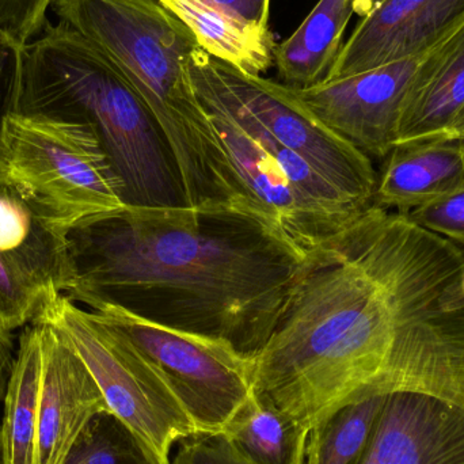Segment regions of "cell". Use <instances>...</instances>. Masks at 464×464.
Wrapping results in <instances>:
<instances>
[{"label":"cell","instance_id":"1","mask_svg":"<svg viewBox=\"0 0 464 464\" xmlns=\"http://www.w3.org/2000/svg\"><path fill=\"white\" fill-rule=\"evenodd\" d=\"M464 273V248L371 206L304 250L251 392L308 430L373 397L400 330Z\"/></svg>","mask_w":464,"mask_h":464},{"label":"cell","instance_id":"2","mask_svg":"<svg viewBox=\"0 0 464 464\" xmlns=\"http://www.w3.org/2000/svg\"><path fill=\"white\" fill-rule=\"evenodd\" d=\"M64 296L230 343L269 340L304 250L254 204L130 207L67 234Z\"/></svg>","mask_w":464,"mask_h":464},{"label":"cell","instance_id":"3","mask_svg":"<svg viewBox=\"0 0 464 464\" xmlns=\"http://www.w3.org/2000/svg\"><path fill=\"white\" fill-rule=\"evenodd\" d=\"M60 24L124 76L162 130L190 207L254 204L246 198L190 78L198 48L160 0H53Z\"/></svg>","mask_w":464,"mask_h":464},{"label":"cell","instance_id":"4","mask_svg":"<svg viewBox=\"0 0 464 464\" xmlns=\"http://www.w3.org/2000/svg\"><path fill=\"white\" fill-rule=\"evenodd\" d=\"M13 113L92 128L124 189L125 206H188L179 166L157 120L89 41L46 22L21 49Z\"/></svg>","mask_w":464,"mask_h":464},{"label":"cell","instance_id":"5","mask_svg":"<svg viewBox=\"0 0 464 464\" xmlns=\"http://www.w3.org/2000/svg\"><path fill=\"white\" fill-rule=\"evenodd\" d=\"M0 184L54 230L124 208V189L92 128L10 113L0 139Z\"/></svg>","mask_w":464,"mask_h":464},{"label":"cell","instance_id":"6","mask_svg":"<svg viewBox=\"0 0 464 464\" xmlns=\"http://www.w3.org/2000/svg\"><path fill=\"white\" fill-rule=\"evenodd\" d=\"M37 321L63 335L94 376L109 411L170 464L171 447L196 428L155 365L113 326L64 295L46 300Z\"/></svg>","mask_w":464,"mask_h":464},{"label":"cell","instance_id":"7","mask_svg":"<svg viewBox=\"0 0 464 464\" xmlns=\"http://www.w3.org/2000/svg\"><path fill=\"white\" fill-rule=\"evenodd\" d=\"M90 311L155 365L195 425L196 436L220 435L250 397L251 359L230 343L162 326L113 305Z\"/></svg>","mask_w":464,"mask_h":464},{"label":"cell","instance_id":"8","mask_svg":"<svg viewBox=\"0 0 464 464\" xmlns=\"http://www.w3.org/2000/svg\"><path fill=\"white\" fill-rule=\"evenodd\" d=\"M201 57L215 83L266 136L307 160L362 208L372 206L378 182L372 160L326 127L291 87L243 72L204 49Z\"/></svg>","mask_w":464,"mask_h":464},{"label":"cell","instance_id":"9","mask_svg":"<svg viewBox=\"0 0 464 464\" xmlns=\"http://www.w3.org/2000/svg\"><path fill=\"white\" fill-rule=\"evenodd\" d=\"M463 26L419 56L326 79L304 89L289 87L326 127L368 157L384 160L397 143L398 125L409 97Z\"/></svg>","mask_w":464,"mask_h":464},{"label":"cell","instance_id":"10","mask_svg":"<svg viewBox=\"0 0 464 464\" xmlns=\"http://www.w3.org/2000/svg\"><path fill=\"white\" fill-rule=\"evenodd\" d=\"M70 277L67 234L0 184V327L27 324L43 303L64 294Z\"/></svg>","mask_w":464,"mask_h":464},{"label":"cell","instance_id":"11","mask_svg":"<svg viewBox=\"0 0 464 464\" xmlns=\"http://www.w3.org/2000/svg\"><path fill=\"white\" fill-rule=\"evenodd\" d=\"M464 24V0H384L354 27L326 79L419 56Z\"/></svg>","mask_w":464,"mask_h":464},{"label":"cell","instance_id":"12","mask_svg":"<svg viewBox=\"0 0 464 464\" xmlns=\"http://www.w3.org/2000/svg\"><path fill=\"white\" fill-rule=\"evenodd\" d=\"M43 341L34 464H62L92 417L108 403L83 360L51 324L33 321Z\"/></svg>","mask_w":464,"mask_h":464},{"label":"cell","instance_id":"13","mask_svg":"<svg viewBox=\"0 0 464 464\" xmlns=\"http://www.w3.org/2000/svg\"><path fill=\"white\" fill-rule=\"evenodd\" d=\"M360 464H464V413L430 395H387Z\"/></svg>","mask_w":464,"mask_h":464},{"label":"cell","instance_id":"14","mask_svg":"<svg viewBox=\"0 0 464 464\" xmlns=\"http://www.w3.org/2000/svg\"><path fill=\"white\" fill-rule=\"evenodd\" d=\"M384 160L373 207L409 214L464 188V141L459 139L398 144Z\"/></svg>","mask_w":464,"mask_h":464},{"label":"cell","instance_id":"15","mask_svg":"<svg viewBox=\"0 0 464 464\" xmlns=\"http://www.w3.org/2000/svg\"><path fill=\"white\" fill-rule=\"evenodd\" d=\"M464 108V26L411 92L398 125L397 143L446 138Z\"/></svg>","mask_w":464,"mask_h":464},{"label":"cell","instance_id":"16","mask_svg":"<svg viewBox=\"0 0 464 464\" xmlns=\"http://www.w3.org/2000/svg\"><path fill=\"white\" fill-rule=\"evenodd\" d=\"M195 35L198 46L220 62L262 76L273 65L275 41L212 3L211 0H160Z\"/></svg>","mask_w":464,"mask_h":464},{"label":"cell","instance_id":"17","mask_svg":"<svg viewBox=\"0 0 464 464\" xmlns=\"http://www.w3.org/2000/svg\"><path fill=\"white\" fill-rule=\"evenodd\" d=\"M352 15V0H319L294 34L273 49L283 83L304 89L324 81L343 48Z\"/></svg>","mask_w":464,"mask_h":464},{"label":"cell","instance_id":"18","mask_svg":"<svg viewBox=\"0 0 464 464\" xmlns=\"http://www.w3.org/2000/svg\"><path fill=\"white\" fill-rule=\"evenodd\" d=\"M43 373L40 327L27 326L11 365L0 428V464H34Z\"/></svg>","mask_w":464,"mask_h":464},{"label":"cell","instance_id":"19","mask_svg":"<svg viewBox=\"0 0 464 464\" xmlns=\"http://www.w3.org/2000/svg\"><path fill=\"white\" fill-rule=\"evenodd\" d=\"M222 435L251 464H304L310 430L251 392Z\"/></svg>","mask_w":464,"mask_h":464},{"label":"cell","instance_id":"20","mask_svg":"<svg viewBox=\"0 0 464 464\" xmlns=\"http://www.w3.org/2000/svg\"><path fill=\"white\" fill-rule=\"evenodd\" d=\"M387 395H373L349 403L313 428L304 464L362 463L383 413Z\"/></svg>","mask_w":464,"mask_h":464},{"label":"cell","instance_id":"21","mask_svg":"<svg viewBox=\"0 0 464 464\" xmlns=\"http://www.w3.org/2000/svg\"><path fill=\"white\" fill-rule=\"evenodd\" d=\"M62 464H168L113 411H100L68 450Z\"/></svg>","mask_w":464,"mask_h":464},{"label":"cell","instance_id":"22","mask_svg":"<svg viewBox=\"0 0 464 464\" xmlns=\"http://www.w3.org/2000/svg\"><path fill=\"white\" fill-rule=\"evenodd\" d=\"M53 0H0V35L24 48L34 40L46 22Z\"/></svg>","mask_w":464,"mask_h":464},{"label":"cell","instance_id":"23","mask_svg":"<svg viewBox=\"0 0 464 464\" xmlns=\"http://www.w3.org/2000/svg\"><path fill=\"white\" fill-rule=\"evenodd\" d=\"M420 227L435 232L464 248V188L409 212Z\"/></svg>","mask_w":464,"mask_h":464},{"label":"cell","instance_id":"24","mask_svg":"<svg viewBox=\"0 0 464 464\" xmlns=\"http://www.w3.org/2000/svg\"><path fill=\"white\" fill-rule=\"evenodd\" d=\"M182 444L170 464H251L235 450L220 433L214 436H196Z\"/></svg>","mask_w":464,"mask_h":464},{"label":"cell","instance_id":"25","mask_svg":"<svg viewBox=\"0 0 464 464\" xmlns=\"http://www.w3.org/2000/svg\"><path fill=\"white\" fill-rule=\"evenodd\" d=\"M21 48L0 35V139L3 125L15 106L18 89Z\"/></svg>","mask_w":464,"mask_h":464},{"label":"cell","instance_id":"26","mask_svg":"<svg viewBox=\"0 0 464 464\" xmlns=\"http://www.w3.org/2000/svg\"><path fill=\"white\" fill-rule=\"evenodd\" d=\"M243 24L261 30H269L270 0H211Z\"/></svg>","mask_w":464,"mask_h":464},{"label":"cell","instance_id":"27","mask_svg":"<svg viewBox=\"0 0 464 464\" xmlns=\"http://www.w3.org/2000/svg\"><path fill=\"white\" fill-rule=\"evenodd\" d=\"M382 2H384V0H352V8H353V14H357L360 18H364L371 11L375 10Z\"/></svg>","mask_w":464,"mask_h":464},{"label":"cell","instance_id":"28","mask_svg":"<svg viewBox=\"0 0 464 464\" xmlns=\"http://www.w3.org/2000/svg\"><path fill=\"white\" fill-rule=\"evenodd\" d=\"M11 365L7 364V356L5 353V343H0V400H2L3 392H5L7 382L5 381V373L10 375Z\"/></svg>","mask_w":464,"mask_h":464},{"label":"cell","instance_id":"29","mask_svg":"<svg viewBox=\"0 0 464 464\" xmlns=\"http://www.w3.org/2000/svg\"><path fill=\"white\" fill-rule=\"evenodd\" d=\"M446 138L449 139H459V140L464 141V108L463 111H460L459 116L455 120L452 127L450 128L449 133H447Z\"/></svg>","mask_w":464,"mask_h":464},{"label":"cell","instance_id":"30","mask_svg":"<svg viewBox=\"0 0 464 464\" xmlns=\"http://www.w3.org/2000/svg\"><path fill=\"white\" fill-rule=\"evenodd\" d=\"M462 288H463V291H464V273H463V277H462Z\"/></svg>","mask_w":464,"mask_h":464}]
</instances>
